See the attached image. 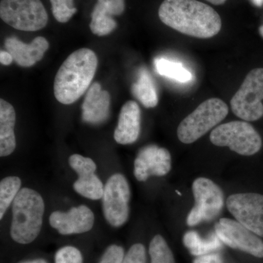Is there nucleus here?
Here are the masks:
<instances>
[{"label": "nucleus", "instance_id": "1", "mask_svg": "<svg viewBox=\"0 0 263 263\" xmlns=\"http://www.w3.org/2000/svg\"><path fill=\"white\" fill-rule=\"evenodd\" d=\"M161 22L191 37L206 39L220 32V15L197 0H164L159 8Z\"/></svg>", "mask_w": 263, "mask_h": 263}, {"label": "nucleus", "instance_id": "2", "mask_svg": "<svg viewBox=\"0 0 263 263\" xmlns=\"http://www.w3.org/2000/svg\"><path fill=\"white\" fill-rule=\"evenodd\" d=\"M98 64V57L89 48L71 53L55 77L53 91L57 100L64 105L75 103L90 87Z\"/></svg>", "mask_w": 263, "mask_h": 263}, {"label": "nucleus", "instance_id": "3", "mask_svg": "<svg viewBox=\"0 0 263 263\" xmlns=\"http://www.w3.org/2000/svg\"><path fill=\"white\" fill-rule=\"evenodd\" d=\"M45 204L43 197L32 189H21L13 202L10 235L16 243L29 245L37 238L43 226Z\"/></svg>", "mask_w": 263, "mask_h": 263}, {"label": "nucleus", "instance_id": "4", "mask_svg": "<svg viewBox=\"0 0 263 263\" xmlns=\"http://www.w3.org/2000/svg\"><path fill=\"white\" fill-rule=\"evenodd\" d=\"M228 112V105L220 99L205 100L180 123L177 129L179 141L185 144L197 141L224 120Z\"/></svg>", "mask_w": 263, "mask_h": 263}, {"label": "nucleus", "instance_id": "5", "mask_svg": "<svg viewBox=\"0 0 263 263\" xmlns=\"http://www.w3.org/2000/svg\"><path fill=\"white\" fill-rule=\"evenodd\" d=\"M210 140L215 146L229 147L230 150L243 156L255 155L262 146L259 133L245 121L220 124L212 132Z\"/></svg>", "mask_w": 263, "mask_h": 263}, {"label": "nucleus", "instance_id": "6", "mask_svg": "<svg viewBox=\"0 0 263 263\" xmlns=\"http://www.w3.org/2000/svg\"><path fill=\"white\" fill-rule=\"evenodd\" d=\"M0 17L10 27L27 32L44 28L48 21L41 0H1Z\"/></svg>", "mask_w": 263, "mask_h": 263}, {"label": "nucleus", "instance_id": "7", "mask_svg": "<svg viewBox=\"0 0 263 263\" xmlns=\"http://www.w3.org/2000/svg\"><path fill=\"white\" fill-rule=\"evenodd\" d=\"M263 68L249 72L239 90L230 100L232 111L245 122L263 117Z\"/></svg>", "mask_w": 263, "mask_h": 263}, {"label": "nucleus", "instance_id": "8", "mask_svg": "<svg viewBox=\"0 0 263 263\" xmlns=\"http://www.w3.org/2000/svg\"><path fill=\"white\" fill-rule=\"evenodd\" d=\"M195 205L186 218L188 226L194 227L202 221H210L220 214L224 205L221 189L211 179L200 177L193 183Z\"/></svg>", "mask_w": 263, "mask_h": 263}, {"label": "nucleus", "instance_id": "9", "mask_svg": "<svg viewBox=\"0 0 263 263\" xmlns=\"http://www.w3.org/2000/svg\"><path fill=\"white\" fill-rule=\"evenodd\" d=\"M130 197L129 183L122 174H116L109 178L102 197L103 214L108 224L119 228L127 222Z\"/></svg>", "mask_w": 263, "mask_h": 263}, {"label": "nucleus", "instance_id": "10", "mask_svg": "<svg viewBox=\"0 0 263 263\" xmlns=\"http://www.w3.org/2000/svg\"><path fill=\"white\" fill-rule=\"evenodd\" d=\"M227 208L237 221L263 238V195L238 193L227 199Z\"/></svg>", "mask_w": 263, "mask_h": 263}, {"label": "nucleus", "instance_id": "11", "mask_svg": "<svg viewBox=\"0 0 263 263\" xmlns=\"http://www.w3.org/2000/svg\"><path fill=\"white\" fill-rule=\"evenodd\" d=\"M215 233L221 241L230 248L262 258V240L238 221L221 218L216 223Z\"/></svg>", "mask_w": 263, "mask_h": 263}, {"label": "nucleus", "instance_id": "12", "mask_svg": "<svg viewBox=\"0 0 263 263\" xmlns=\"http://www.w3.org/2000/svg\"><path fill=\"white\" fill-rule=\"evenodd\" d=\"M172 167L169 151L156 145H149L140 151L134 162V175L139 181H146L150 176H164Z\"/></svg>", "mask_w": 263, "mask_h": 263}, {"label": "nucleus", "instance_id": "13", "mask_svg": "<svg viewBox=\"0 0 263 263\" xmlns=\"http://www.w3.org/2000/svg\"><path fill=\"white\" fill-rule=\"evenodd\" d=\"M69 164L79 175L73 184L76 193L90 200L102 199L105 186L95 174L97 165L94 161L80 155H72L69 158Z\"/></svg>", "mask_w": 263, "mask_h": 263}, {"label": "nucleus", "instance_id": "14", "mask_svg": "<svg viewBox=\"0 0 263 263\" xmlns=\"http://www.w3.org/2000/svg\"><path fill=\"white\" fill-rule=\"evenodd\" d=\"M49 222L61 235L81 234L92 229L95 215L89 208L81 205L72 208L66 213H52Z\"/></svg>", "mask_w": 263, "mask_h": 263}, {"label": "nucleus", "instance_id": "15", "mask_svg": "<svg viewBox=\"0 0 263 263\" xmlns=\"http://www.w3.org/2000/svg\"><path fill=\"white\" fill-rule=\"evenodd\" d=\"M125 10V0H98L92 13L90 29L98 36L108 35L117 28L114 17L120 15Z\"/></svg>", "mask_w": 263, "mask_h": 263}, {"label": "nucleus", "instance_id": "16", "mask_svg": "<svg viewBox=\"0 0 263 263\" xmlns=\"http://www.w3.org/2000/svg\"><path fill=\"white\" fill-rule=\"evenodd\" d=\"M5 47L13 57V60L22 67H29L41 61L45 53L49 48L47 40L43 37H37L26 44L18 38L10 37L5 41Z\"/></svg>", "mask_w": 263, "mask_h": 263}, {"label": "nucleus", "instance_id": "17", "mask_svg": "<svg viewBox=\"0 0 263 263\" xmlns=\"http://www.w3.org/2000/svg\"><path fill=\"white\" fill-rule=\"evenodd\" d=\"M110 100L108 91L102 90L99 83H93L82 105L83 121L94 125L105 122L108 118Z\"/></svg>", "mask_w": 263, "mask_h": 263}, {"label": "nucleus", "instance_id": "18", "mask_svg": "<svg viewBox=\"0 0 263 263\" xmlns=\"http://www.w3.org/2000/svg\"><path fill=\"white\" fill-rule=\"evenodd\" d=\"M141 113L136 102L129 100L123 105L118 125L114 132V139L119 144L127 145L138 139L141 132Z\"/></svg>", "mask_w": 263, "mask_h": 263}, {"label": "nucleus", "instance_id": "19", "mask_svg": "<svg viewBox=\"0 0 263 263\" xmlns=\"http://www.w3.org/2000/svg\"><path fill=\"white\" fill-rule=\"evenodd\" d=\"M15 111L13 105L0 100V157H7L14 152L16 142L14 127Z\"/></svg>", "mask_w": 263, "mask_h": 263}, {"label": "nucleus", "instance_id": "20", "mask_svg": "<svg viewBox=\"0 0 263 263\" xmlns=\"http://www.w3.org/2000/svg\"><path fill=\"white\" fill-rule=\"evenodd\" d=\"M183 243L190 254L196 257L213 253L220 249L223 243L216 233H212L206 238H202L199 233L194 230L186 232L183 235Z\"/></svg>", "mask_w": 263, "mask_h": 263}, {"label": "nucleus", "instance_id": "21", "mask_svg": "<svg viewBox=\"0 0 263 263\" xmlns=\"http://www.w3.org/2000/svg\"><path fill=\"white\" fill-rule=\"evenodd\" d=\"M132 93L147 108H155L158 104L155 83L146 69L140 70L136 82L132 86Z\"/></svg>", "mask_w": 263, "mask_h": 263}, {"label": "nucleus", "instance_id": "22", "mask_svg": "<svg viewBox=\"0 0 263 263\" xmlns=\"http://www.w3.org/2000/svg\"><path fill=\"white\" fill-rule=\"evenodd\" d=\"M156 70L160 75L181 83L190 82L193 79L191 72L179 62L164 58L156 59Z\"/></svg>", "mask_w": 263, "mask_h": 263}, {"label": "nucleus", "instance_id": "23", "mask_svg": "<svg viewBox=\"0 0 263 263\" xmlns=\"http://www.w3.org/2000/svg\"><path fill=\"white\" fill-rule=\"evenodd\" d=\"M22 181L18 176H8L0 182V219L21 190Z\"/></svg>", "mask_w": 263, "mask_h": 263}, {"label": "nucleus", "instance_id": "24", "mask_svg": "<svg viewBox=\"0 0 263 263\" xmlns=\"http://www.w3.org/2000/svg\"><path fill=\"white\" fill-rule=\"evenodd\" d=\"M149 255L151 263H176L172 251L160 235H155L151 240Z\"/></svg>", "mask_w": 263, "mask_h": 263}, {"label": "nucleus", "instance_id": "25", "mask_svg": "<svg viewBox=\"0 0 263 263\" xmlns=\"http://www.w3.org/2000/svg\"><path fill=\"white\" fill-rule=\"evenodd\" d=\"M52 13L57 22L66 23L77 12L73 0H50Z\"/></svg>", "mask_w": 263, "mask_h": 263}, {"label": "nucleus", "instance_id": "26", "mask_svg": "<svg viewBox=\"0 0 263 263\" xmlns=\"http://www.w3.org/2000/svg\"><path fill=\"white\" fill-rule=\"evenodd\" d=\"M55 263H83L82 254L76 247L67 246L57 251Z\"/></svg>", "mask_w": 263, "mask_h": 263}, {"label": "nucleus", "instance_id": "27", "mask_svg": "<svg viewBox=\"0 0 263 263\" xmlns=\"http://www.w3.org/2000/svg\"><path fill=\"white\" fill-rule=\"evenodd\" d=\"M123 263H146V251L142 243L132 246L124 256Z\"/></svg>", "mask_w": 263, "mask_h": 263}, {"label": "nucleus", "instance_id": "28", "mask_svg": "<svg viewBox=\"0 0 263 263\" xmlns=\"http://www.w3.org/2000/svg\"><path fill=\"white\" fill-rule=\"evenodd\" d=\"M124 250L120 246L111 245L107 248L99 263H123Z\"/></svg>", "mask_w": 263, "mask_h": 263}, {"label": "nucleus", "instance_id": "29", "mask_svg": "<svg viewBox=\"0 0 263 263\" xmlns=\"http://www.w3.org/2000/svg\"><path fill=\"white\" fill-rule=\"evenodd\" d=\"M193 263H223V259L220 254L213 252L197 257Z\"/></svg>", "mask_w": 263, "mask_h": 263}, {"label": "nucleus", "instance_id": "30", "mask_svg": "<svg viewBox=\"0 0 263 263\" xmlns=\"http://www.w3.org/2000/svg\"><path fill=\"white\" fill-rule=\"evenodd\" d=\"M14 61L13 57L7 51H0V62L3 65H11L12 62Z\"/></svg>", "mask_w": 263, "mask_h": 263}, {"label": "nucleus", "instance_id": "31", "mask_svg": "<svg viewBox=\"0 0 263 263\" xmlns=\"http://www.w3.org/2000/svg\"><path fill=\"white\" fill-rule=\"evenodd\" d=\"M19 263H48L47 261L44 259H35L32 260L24 261Z\"/></svg>", "mask_w": 263, "mask_h": 263}, {"label": "nucleus", "instance_id": "32", "mask_svg": "<svg viewBox=\"0 0 263 263\" xmlns=\"http://www.w3.org/2000/svg\"><path fill=\"white\" fill-rule=\"evenodd\" d=\"M209 3H212L213 5H221L224 4L227 0H206Z\"/></svg>", "mask_w": 263, "mask_h": 263}, {"label": "nucleus", "instance_id": "33", "mask_svg": "<svg viewBox=\"0 0 263 263\" xmlns=\"http://www.w3.org/2000/svg\"><path fill=\"white\" fill-rule=\"evenodd\" d=\"M254 5L257 7H261L263 5V0H251Z\"/></svg>", "mask_w": 263, "mask_h": 263}, {"label": "nucleus", "instance_id": "34", "mask_svg": "<svg viewBox=\"0 0 263 263\" xmlns=\"http://www.w3.org/2000/svg\"><path fill=\"white\" fill-rule=\"evenodd\" d=\"M259 34H260L261 36L263 37V25L261 26L259 28Z\"/></svg>", "mask_w": 263, "mask_h": 263}]
</instances>
